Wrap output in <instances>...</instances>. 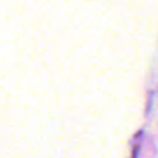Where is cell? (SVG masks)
Instances as JSON below:
<instances>
[]
</instances>
